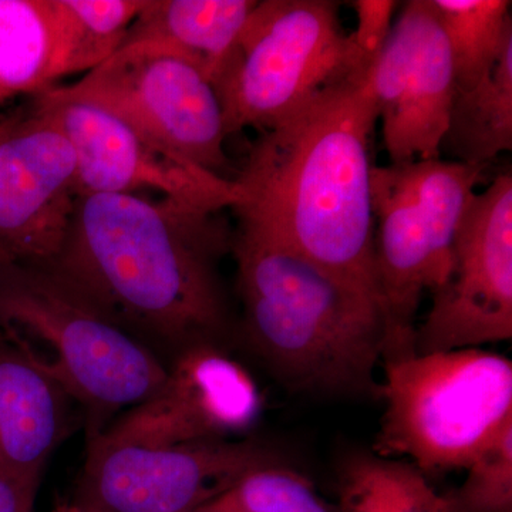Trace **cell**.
<instances>
[{"mask_svg": "<svg viewBox=\"0 0 512 512\" xmlns=\"http://www.w3.org/2000/svg\"><path fill=\"white\" fill-rule=\"evenodd\" d=\"M232 239L224 211L148 195H79L49 266L141 342L178 353L218 345L227 332L217 266Z\"/></svg>", "mask_w": 512, "mask_h": 512, "instance_id": "cell-1", "label": "cell"}, {"mask_svg": "<svg viewBox=\"0 0 512 512\" xmlns=\"http://www.w3.org/2000/svg\"><path fill=\"white\" fill-rule=\"evenodd\" d=\"M370 70L333 83L261 134L235 177L232 211L380 306L370 190L379 116Z\"/></svg>", "mask_w": 512, "mask_h": 512, "instance_id": "cell-2", "label": "cell"}, {"mask_svg": "<svg viewBox=\"0 0 512 512\" xmlns=\"http://www.w3.org/2000/svg\"><path fill=\"white\" fill-rule=\"evenodd\" d=\"M232 252L245 338L282 382L302 392L377 394L384 322L372 298L248 222L238 221Z\"/></svg>", "mask_w": 512, "mask_h": 512, "instance_id": "cell-3", "label": "cell"}, {"mask_svg": "<svg viewBox=\"0 0 512 512\" xmlns=\"http://www.w3.org/2000/svg\"><path fill=\"white\" fill-rule=\"evenodd\" d=\"M0 335L83 407L89 441L167 375L146 343L49 265H0Z\"/></svg>", "mask_w": 512, "mask_h": 512, "instance_id": "cell-4", "label": "cell"}, {"mask_svg": "<svg viewBox=\"0 0 512 512\" xmlns=\"http://www.w3.org/2000/svg\"><path fill=\"white\" fill-rule=\"evenodd\" d=\"M375 453L429 474L473 463L512 423V362L481 348L383 362Z\"/></svg>", "mask_w": 512, "mask_h": 512, "instance_id": "cell-5", "label": "cell"}, {"mask_svg": "<svg viewBox=\"0 0 512 512\" xmlns=\"http://www.w3.org/2000/svg\"><path fill=\"white\" fill-rule=\"evenodd\" d=\"M484 168L441 158L373 165L370 190L384 322L382 362L416 353L421 296L446 282L457 231Z\"/></svg>", "mask_w": 512, "mask_h": 512, "instance_id": "cell-6", "label": "cell"}, {"mask_svg": "<svg viewBox=\"0 0 512 512\" xmlns=\"http://www.w3.org/2000/svg\"><path fill=\"white\" fill-rule=\"evenodd\" d=\"M360 69L339 3L264 0L256 3L237 46L214 82L228 137L245 128L265 133L316 94Z\"/></svg>", "mask_w": 512, "mask_h": 512, "instance_id": "cell-7", "label": "cell"}, {"mask_svg": "<svg viewBox=\"0 0 512 512\" xmlns=\"http://www.w3.org/2000/svg\"><path fill=\"white\" fill-rule=\"evenodd\" d=\"M64 90L113 111L195 167L235 180L217 90L197 64L173 50L153 43L121 46Z\"/></svg>", "mask_w": 512, "mask_h": 512, "instance_id": "cell-8", "label": "cell"}, {"mask_svg": "<svg viewBox=\"0 0 512 512\" xmlns=\"http://www.w3.org/2000/svg\"><path fill=\"white\" fill-rule=\"evenodd\" d=\"M282 463L252 440L146 447L90 441L74 503L93 512H197L255 468Z\"/></svg>", "mask_w": 512, "mask_h": 512, "instance_id": "cell-9", "label": "cell"}, {"mask_svg": "<svg viewBox=\"0 0 512 512\" xmlns=\"http://www.w3.org/2000/svg\"><path fill=\"white\" fill-rule=\"evenodd\" d=\"M33 101L62 128L73 148L79 195L156 194L215 211L237 204L235 180L175 156L106 107L56 86Z\"/></svg>", "mask_w": 512, "mask_h": 512, "instance_id": "cell-10", "label": "cell"}, {"mask_svg": "<svg viewBox=\"0 0 512 512\" xmlns=\"http://www.w3.org/2000/svg\"><path fill=\"white\" fill-rule=\"evenodd\" d=\"M512 338V175L471 201L454 241L446 282L417 326L419 355L481 348Z\"/></svg>", "mask_w": 512, "mask_h": 512, "instance_id": "cell-11", "label": "cell"}, {"mask_svg": "<svg viewBox=\"0 0 512 512\" xmlns=\"http://www.w3.org/2000/svg\"><path fill=\"white\" fill-rule=\"evenodd\" d=\"M77 198L76 158L56 121L35 101L0 114V265H52Z\"/></svg>", "mask_w": 512, "mask_h": 512, "instance_id": "cell-12", "label": "cell"}, {"mask_svg": "<svg viewBox=\"0 0 512 512\" xmlns=\"http://www.w3.org/2000/svg\"><path fill=\"white\" fill-rule=\"evenodd\" d=\"M261 410L247 370L217 343H201L178 352L160 389L90 441L163 447L229 440L251 429Z\"/></svg>", "mask_w": 512, "mask_h": 512, "instance_id": "cell-13", "label": "cell"}, {"mask_svg": "<svg viewBox=\"0 0 512 512\" xmlns=\"http://www.w3.org/2000/svg\"><path fill=\"white\" fill-rule=\"evenodd\" d=\"M370 84L390 164L441 158L454 74L433 0L404 3Z\"/></svg>", "mask_w": 512, "mask_h": 512, "instance_id": "cell-14", "label": "cell"}, {"mask_svg": "<svg viewBox=\"0 0 512 512\" xmlns=\"http://www.w3.org/2000/svg\"><path fill=\"white\" fill-rule=\"evenodd\" d=\"M73 403L0 335V474L39 487L72 427Z\"/></svg>", "mask_w": 512, "mask_h": 512, "instance_id": "cell-15", "label": "cell"}, {"mask_svg": "<svg viewBox=\"0 0 512 512\" xmlns=\"http://www.w3.org/2000/svg\"><path fill=\"white\" fill-rule=\"evenodd\" d=\"M255 0H146L123 45L153 43L197 64L214 84Z\"/></svg>", "mask_w": 512, "mask_h": 512, "instance_id": "cell-16", "label": "cell"}, {"mask_svg": "<svg viewBox=\"0 0 512 512\" xmlns=\"http://www.w3.org/2000/svg\"><path fill=\"white\" fill-rule=\"evenodd\" d=\"M512 150V35L487 77L470 90H454L441 156L481 165Z\"/></svg>", "mask_w": 512, "mask_h": 512, "instance_id": "cell-17", "label": "cell"}, {"mask_svg": "<svg viewBox=\"0 0 512 512\" xmlns=\"http://www.w3.org/2000/svg\"><path fill=\"white\" fill-rule=\"evenodd\" d=\"M56 23L50 0H0V114L56 80Z\"/></svg>", "mask_w": 512, "mask_h": 512, "instance_id": "cell-18", "label": "cell"}, {"mask_svg": "<svg viewBox=\"0 0 512 512\" xmlns=\"http://www.w3.org/2000/svg\"><path fill=\"white\" fill-rule=\"evenodd\" d=\"M340 512H448L426 474L403 458L350 454L339 471Z\"/></svg>", "mask_w": 512, "mask_h": 512, "instance_id": "cell-19", "label": "cell"}, {"mask_svg": "<svg viewBox=\"0 0 512 512\" xmlns=\"http://www.w3.org/2000/svg\"><path fill=\"white\" fill-rule=\"evenodd\" d=\"M146 0H50L56 23V80L89 73L123 45Z\"/></svg>", "mask_w": 512, "mask_h": 512, "instance_id": "cell-20", "label": "cell"}, {"mask_svg": "<svg viewBox=\"0 0 512 512\" xmlns=\"http://www.w3.org/2000/svg\"><path fill=\"white\" fill-rule=\"evenodd\" d=\"M453 63L454 90H470L494 69L512 35L508 0H433Z\"/></svg>", "mask_w": 512, "mask_h": 512, "instance_id": "cell-21", "label": "cell"}, {"mask_svg": "<svg viewBox=\"0 0 512 512\" xmlns=\"http://www.w3.org/2000/svg\"><path fill=\"white\" fill-rule=\"evenodd\" d=\"M212 512H340L315 484L284 463L269 464L245 474L229 490L201 508ZM200 510V511H201Z\"/></svg>", "mask_w": 512, "mask_h": 512, "instance_id": "cell-22", "label": "cell"}, {"mask_svg": "<svg viewBox=\"0 0 512 512\" xmlns=\"http://www.w3.org/2000/svg\"><path fill=\"white\" fill-rule=\"evenodd\" d=\"M466 470L464 483L444 495L448 512H512V423Z\"/></svg>", "mask_w": 512, "mask_h": 512, "instance_id": "cell-23", "label": "cell"}, {"mask_svg": "<svg viewBox=\"0 0 512 512\" xmlns=\"http://www.w3.org/2000/svg\"><path fill=\"white\" fill-rule=\"evenodd\" d=\"M356 10L355 32L349 33L360 60L373 66L384 43L393 28V15L397 2L392 0H356L352 3Z\"/></svg>", "mask_w": 512, "mask_h": 512, "instance_id": "cell-24", "label": "cell"}, {"mask_svg": "<svg viewBox=\"0 0 512 512\" xmlns=\"http://www.w3.org/2000/svg\"><path fill=\"white\" fill-rule=\"evenodd\" d=\"M39 487L0 474V512H33Z\"/></svg>", "mask_w": 512, "mask_h": 512, "instance_id": "cell-25", "label": "cell"}, {"mask_svg": "<svg viewBox=\"0 0 512 512\" xmlns=\"http://www.w3.org/2000/svg\"><path fill=\"white\" fill-rule=\"evenodd\" d=\"M52 512H93V511L87 510V508H84V507H82V505L74 503V501H67V503L57 504L55 507V510H53Z\"/></svg>", "mask_w": 512, "mask_h": 512, "instance_id": "cell-26", "label": "cell"}, {"mask_svg": "<svg viewBox=\"0 0 512 512\" xmlns=\"http://www.w3.org/2000/svg\"><path fill=\"white\" fill-rule=\"evenodd\" d=\"M197 512H212V511H202V510H201V511H197Z\"/></svg>", "mask_w": 512, "mask_h": 512, "instance_id": "cell-27", "label": "cell"}]
</instances>
